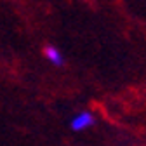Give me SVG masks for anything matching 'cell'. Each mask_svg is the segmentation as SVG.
<instances>
[{
	"label": "cell",
	"instance_id": "2",
	"mask_svg": "<svg viewBox=\"0 0 146 146\" xmlns=\"http://www.w3.org/2000/svg\"><path fill=\"white\" fill-rule=\"evenodd\" d=\"M44 56L49 63H52L54 66H63L64 64V58H63V54L58 47H54V45H45L44 47Z\"/></svg>",
	"mask_w": 146,
	"mask_h": 146
},
{
	"label": "cell",
	"instance_id": "1",
	"mask_svg": "<svg viewBox=\"0 0 146 146\" xmlns=\"http://www.w3.org/2000/svg\"><path fill=\"white\" fill-rule=\"evenodd\" d=\"M94 123H96V117L90 111H87V110H84V111L77 113L75 117L71 118L70 129L75 131V132H80V131H85V129H89V127H92Z\"/></svg>",
	"mask_w": 146,
	"mask_h": 146
}]
</instances>
